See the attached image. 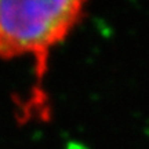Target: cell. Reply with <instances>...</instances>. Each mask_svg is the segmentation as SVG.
Returning a JSON list of instances; mask_svg holds the SVG:
<instances>
[{
	"label": "cell",
	"instance_id": "6da1fadb",
	"mask_svg": "<svg viewBox=\"0 0 149 149\" xmlns=\"http://www.w3.org/2000/svg\"><path fill=\"white\" fill-rule=\"evenodd\" d=\"M80 0H0V58H35L36 73H46L50 53L84 15Z\"/></svg>",
	"mask_w": 149,
	"mask_h": 149
}]
</instances>
